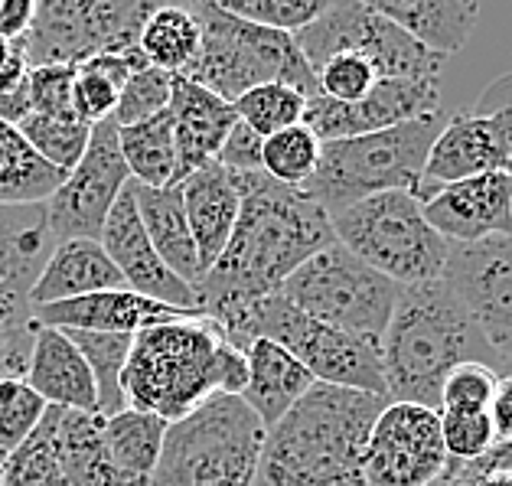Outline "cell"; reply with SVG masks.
<instances>
[{
  "mask_svg": "<svg viewBox=\"0 0 512 486\" xmlns=\"http://www.w3.org/2000/svg\"><path fill=\"white\" fill-rule=\"evenodd\" d=\"M33 17H36V0H0V36L7 43L23 40Z\"/></svg>",
  "mask_w": 512,
  "mask_h": 486,
  "instance_id": "cell-48",
  "label": "cell"
},
{
  "mask_svg": "<svg viewBox=\"0 0 512 486\" xmlns=\"http://www.w3.org/2000/svg\"><path fill=\"white\" fill-rule=\"evenodd\" d=\"M294 43L314 76L323 62L340 53H356L372 62L379 79H437L447 62L362 0H330L327 10L294 36Z\"/></svg>",
  "mask_w": 512,
  "mask_h": 486,
  "instance_id": "cell-12",
  "label": "cell"
},
{
  "mask_svg": "<svg viewBox=\"0 0 512 486\" xmlns=\"http://www.w3.org/2000/svg\"><path fill=\"white\" fill-rule=\"evenodd\" d=\"M128 183L131 177L121 160L115 118L92 124L89 147L79 157V164L66 173L59 190L43 203L46 229L53 235V242L98 239L111 206Z\"/></svg>",
  "mask_w": 512,
  "mask_h": 486,
  "instance_id": "cell-15",
  "label": "cell"
},
{
  "mask_svg": "<svg viewBox=\"0 0 512 486\" xmlns=\"http://www.w3.org/2000/svg\"><path fill=\"white\" fill-rule=\"evenodd\" d=\"M170 421L151 411L124 408L118 415L102 418V434L108 444V454L115 467L128 477L134 486H147L154 477V467L160 460V447H164Z\"/></svg>",
  "mask_w": 512,
  "mask_h": 486,
  "instance_id": "cell-30",
  "label": "cell"
},
{
  "mask_svg": "<svg viewBox=\"0 0 512 486\" xmlns=\"http://www.w3.org/2000/svg\"><path fill=\"white\" fill-rule=\"evenodd\" d=\"M76 343V350L92 369L95 392H98V415L111 418L124 411V392H121V372L128 366V353L134 336L128 333H85V330H62Z\"/></svg>",
  "mask_w": 512,
  "mask_h": 486,
  "instance_id": "cell-35",
  "label": "cell"
},
{
  "mask_svg": "<svg viewBox=\"0 0 512 486\" xmlns=\"http://www.w3.org/2000/svg\"><path fill=\"white\" fill-rule=\"evenodd\" d=\"M232 108H235V118H239L245 128H252L258 137H271L284 128H294V124H304L307 98L301 92H294L291 85L268 82V85H258L252 92H245Z\"/></svg>",
  "mask_w": 512,
  "mask_h": 486,
  "instance_id": "cell-38",
  "label": "cell"
},
{
  "mask_svg": "<svg viewBox=\"0 0 512 486\" xmlns=\"http://www.w3.org/2000/svg\"><path fill=\"white\" fill-rule=\"evenodd\" d=\"M118 147H121V160H124V167H128L131 183L151 186V190H164V186L180 183L177 144H173V128H170L167 111L151 121L118 128Z\"/></svg>",
  "mask_w": 512,
  "mask_h": 486,
  "instance_id": "cell-32",
  "label": "cell"
},
{
  "mask_svg": "<svg viewBox=\"0 0 512 486\" xmlns=\"http://www.w3.org/2000/svg\"><path fill=\"white\" fill-rule=\"evenodd\" d=\"M372 7L418 46L444 59L467 46L480 17V7L470 0H372Z\"/></svg>",
  "mask_w": 512,
  "mask_h": 486,
  "instance_id": "cell-27",
  "label": "cell"
},
{
  "mask_svg": "<svg viewBox=\"0 0 512 486\" xmlns=\"http://www.w3.org/2000/svg\"><path fill=\"white\" fill-rule=\"evenodd\" d=\"M379 82V72L372 69V62H366L356 53H340L330 56L323 66L317 69V89L323 98L340 105H356L362 102Z\"/></svg>",
  "mask_w": 512,
  "mask_h": 486,
  "instance_id": "cell-43",
  "label": "cell"
},
{
  "mask_svg": "<svg viewBox=\"0 0 512 486\" xmlns=\"http://www.w3.org/2000/svg\"><path fill=\"white\" fill-rule=\"evenodd\" d=\"M281 294L307 317L379 346L402 288L333 242L307 258L281 284Z\"/></svg>",
  "mask_w": 512,
  "mask_h": 486,
  "instance_id": "cell-10",
  "label": "cell"
},
{
  "mask_svg": "<svg viewBox=\"0 0 512 486\" xmlns=\"http://www.w3.org/2000/svg\"><path fill=\"white\" fill-rule=\"evenodd\" d=\"M441 441L451 460H480L496 447V431L486 415H437Z\"/></svg>",
  "mask_w": 512,
  "mask_h": 486,
  "instance_id": "cell-44",
  "label": "cell"
},
{
  "mask_svg": "<svg viewBox=\"0 0 512 486\" xmlns=\"http://www.w3.org/2000/svg\"><path fill=\"white\" fill-rule=\"evenodd\" d=\"M444 124V111L389 131L343 137L320 147L317 173L307 180L304 193L314 199L327 216L362 203L369 196L392 190H415L424 170V160Z\"/></svg>",
  "mask_w": 512,
  "mask_h": 486,
  "instance_id": "cell-7",
  "label": "cell"
},
{
  "mask_svg": "<svg viewBox=\"0 0 512 486\" xmlns=\"http://www.w3.org/2000/svg\"><path fill=\"white\" fill-rule=\"evenodd\" d=\"M239 219L226 252L196 284L199 314L226 327L248 304L278 294L281 284L333 245L330 216L304 190L274 183L265 173H235Z\"/></svg>",
  "mask_w": 512,
  "mask_h": 486,
  "instance_id": "cell-1",
  "label": "cell"
},
{
  "mask_svg": "<svg viewBox=\"0 0 512 486\" xmlns=\"http://www.w3.org/2000/svg\"><path fill=\"white\" fill-rule=\"evenodd\" d=\"M46 408L49 405L23 376H0V451L4 457L40 428Z\"/></svg>",
  "mask_w": 512,
  "mask_h": 486,
  "instance_id": "cell-39",
  "label": "cell"
},
{
  "mask_svg": "<svg viewBox=\"0 0 512 486\" xmlns=\"http://www.w3.org/2000/svg\"><path fill=\"white\" fill-rule=\"evenodd\" d=\"M137 49L154 69L183 76L199 49V27L186 4H154L137 36Z\"/></svg>",
  "mask_w": 512,
  "mask_h": 486,
  "instance_id": "cell-33",
  "label": "cell"
},
{
  "mask_svg": "<svg viewBox=\"0 0 512 486\" xmlns=\"http://www.w3.org/2000/svg\"><path fill=\"white\" fill-rule=\"evenodd\" d=\"M333 239L372 271L385 274L398 288L428 284L444 274L451 242L437 235L408 190L369 196L330 216Z\"/></svg>",
  "mask_w": 512,
  "mask_h": 486,
  "instance_id": "cell-9",
  "label": "cell"
},
{
  "mask_svg": "<svg viewBox=\"0 0 512 486\" xmlns=\"http://www.w3.org/2000/svg\"><path fill=\"white\" fill-rule=\"evenodd\" d=\"M53 235L43 206H0V376L27 372L40 323L33 320L30 291L43 271Z\"/></svg>",
  "mask_w": 512,
  "mask_h": 486,
  "instance_id": "cell-14",
  "label": "cell"
},
{
  "mask_svg": "<svg viewBox=\"0 0 512 486\" xmlns=\"http://www.w3.org/2000/svg\"><path fill=\"white\" fill-rule=\"evenodd\" d=\"M245 353L235 350L216 320L203 314L134 333L121 372L124 405L180 421L212 395H242Z\"/></svg>",
  "mask_w": 512,
  "mask_h": 486,
  "instance_id": "cell-2",
  "label": "cell"
},
{
  "mask_svg": "<svg viewBox=\"0 0 512 486\" xmlns=\"http://www.w3.org/2000/svg\"><path fill=\"white\" fill-rule=\"evenodd\" d=\"M186 10L199 27V49L183 79L203 85L229 105L268 82L291 85L307 102L320 95L314 69L307 66L294 36L245 23L212 0H196Z\"/></svg>",
  "mask_w": 512,
  "mask_h": 486,
  "instance_id": "cell-5",
  "label": "cell"
},
{
  "mask_svg": "<svg viewBox=\"0 0 512 486\" xmlns=\"http://www.w3.org/2000/svg\"><path fill=\"white\" fill-rule=\"evenodd\" d=\"M441 111V85L437 79H379L362 102L340 105L330 98H310L304 124L320 144L343 141V137L389 131L398 124L428 118Z\"/></svg>",
  "mask_w": 512,
  "mask_h": 486,
  "instance_id": "cell-18",
  "label": "cell"
},
{
  "mask_svg": "<svg viewBox=\"0 0 512 486\" xmlns=\"http://www.w3.org/2000/svg\"><path fill=\"white\" fill-rule=\"evenodd\" d=\"M98 242H102L105 255L111 258V265L118 268L128 291L147 297V301H157V304H167V307H177V310H196L199 314L196 288L180 281L177 274L160 261L151 239H147L144 222H141V216H137L131 183L124 186L121 196L115 199V206H111Z\"/></svg>",
  "mask_w": 512,
  "mask_h": 486,
  "instance_id": "cell-19",
  "label": "cell"
},
{
  "mask_svg": "<svg viewBox=\"0 0 512 486\" xmlns=\"http://www.w3.org/2000/svg\"><path fill=\"white\" fill-rule=\"evenodd\" d=\"M196 317V310H177L147 297L134 294L128 288L118 291H98L89 297H76V301L62 304H43L33 307V320L40 327H56V330H85V333H141L160 327V323Z\"/></svg>",
  "mask_w": 512,
  "mask_h": 486,
  "instance_id": "cell-21",
  "label": "cell"
},
{
  "mask_svg": "<svg viewBox=\"0 0 512 486\" xmlns=\"http://www.w3.org/2000/svg\"><path fill=\"white\" fill-rule=\"evenodd\" d=\"M59 460L66 486H134L108 454L102 415L66 411L59 415Z\"/></svg>",
  "mask_w": 512,
  "mask_h": 486,
  "instance_id": "cell-29",
  "label": "cell"
},
{
  "mask_svg": "<svg viewBox=\"0 0 512 486\" xmlns=\"http://www.w3.org/2000/svg\"><path fill=\"white\" fill-rule=\"evenodd\" d=\"M242 353L248 363V382L239 398L255 411L265 428L278 425L287 411L317 385L314 376L291 353L271 340H252Z\"/></svg>",
  "mask_w": 512,
  "mask_h": 486,
  "instance_id": "cell-26",
  "label": "cell"
},
{
  "mask_svg": "<svg viewBox=\"0 0 512 486\" xmlns=\"http://www.w3.org/2000/svg\"><path fill=\"white\" fill-rule=\"evenodd\" d=\"M385 405L382 395L317 382L268 428L255 486H369L362 454Z\"/></svg>",
  "mask_w": 512,
  "mask_h": 486,
  "instance_id": "cell-3",
  "label": "cell"
},
{
  "mask_svg": "<svg viewBox=\"0 0 512 486\" xmlns=\"http://www.w3.org/2000/svg\"><path fill=\"white\" fill-rule=\"evenodd\" d=\"M59 415L62 408H46L40 428L4 457L0 486H66L59 460Z\"/></svg>",
  "mask_w": 512,
  "mask_h": 486,
  "instance_id": "cell-34",
  "label": "cell"
},
{
  "mask_svg": "<svg viewBox=\"0 0 512 486\" xmlns=\"http://www.w3.org/2000/svg\"><path fill=\"white\" fill-rule=\"evenodd\" d=\"M0 464H4V451H0Z\"/></svg>",
  "mask_w": 512,
  "mask_h": 486,
  "instance_id": "cell-54",
  "label": "cell"
},
{
  "mask_svg": "<svg viewBox=\"0 0 512 486\" xmlns=\"http://www.w3.org/2000/svg\"><path fill=\"white\" fill-rule=\"evenodd\" d=\"M441 281L486 336L503 376L512 372V235L451 245Z\"/></svg>",
  "mask_w": 512,
  "mask_h": 486,
  "instance_id": "cell-16",
  "label": "cell"
},
{
  "mask_svg": "<svg viewBox=\"0 0 512 486\" xmlns=\"http://www.w3.org/2000/svg\"><path fill=\"white\" fill-rule=\"evenodd\" d=\"M10 53H14V43H7L4 36H0V69H4V62L10 59Z\"/></svg>",
  "mask_w": 512,
  "mask_h": 486,
  "instance_id": "cell-53",
  "label": "cell"
},
{
  "mask_svg": "<svg viewBox=\"0 0 512 486\" xmlns=\"http://www.w3.org/2000/svg\"><path fill=\"white\" fill-rule=\"evenodd\" d=\"M66 173L49 167L14 124L0 121V206H43Z\"/></svg>",
  "mask_w": 512,
  "mask_h": 486,
  "instance_id": "cell-31",
  "label": "cell"
},
{
  "mask_svg": "<svg viewBox=\"0 0 512 486\" xmlns=\"http://www.w3.org/2000/svg\"><path fill=\"white\" fill-rule=\"evenodd\" d=\"M118 89L108 79L95 76L89 69L76 66V79H72V111L85 124H98L115 115L118 108Z\"/></svg>",
  "mask_w": 512,
  "mask_h": 486,
  "instance_id": "cell-46",
  "label": "cell"
},
{
  "mask_svg": "<svg viewBox=\"0 0 512 486\" xmlns=\"http://www.w3.org/2000/svg\"><path fill=\"white\" fill-rule=\"evenodd\" d=\"M483 477L477 460H451L447 457V467L441 470V477L431 480L428 486H477V480Z\"/></svg>",
  "mask_w": 512,
  "mask_h": 486,
  "instance_id": "cell-50",
  "label": "cell"
},
{
  "mask_svg": "<svg viewBox=\"0 0 512 486\" xmlns=\"http://www.w3.org/2000/svg\"><path fill=\"white\" fill-rule=\"evenodd\" d=\"M512 173V72L486 85L473 111L444 118L411 196L424 203L447 183Z\"/></svg>",
  "mask_w": 512,
  "mask_h": 486,
  "instance_id": "cell-13",
  "label": "cell"
},
{
  "mask_svg": "<svg viewBox=\"0 0 512 486\" xmlns=\"http://www.w3.org/2000/svg\"><path fill=\"white\" fill-rule=\"evenodd\" d=\"M154 4L144 0H46L23 40H17L30 69L72 66L95 53L137 49L144 20Z\"/></svg>",
  "mask_w": 512,
  "mask_h": 486,
  "instance_id": "cell-11",
  "label": "cell"
},
{
  "mask_svg": "<svg viewBox=\"0 0 512 486\" xmlns=\"http://www.w3.org/2000/svg\"><path fill=\"white\" fill-rule=\"evenodd\" d=\"M447 467L437 411L389 402L369 431L362 473L369 486H428Z\"/></svg>",
  "mask_w": 512,
  "mask_h": 486,
  "instance_id": "cell-17",
  "label": "cell"
},
{
  "mask_svg": "<svg viewBox=\"0 0 512 486\" xmlns=\"http://www.w3.org/2000/svg\"><path fill=\"white\" fill-rule=\"evenodd\" d=\"M17 131L27 137V144L46 160L49 167L69 173L72 167L79 164V157L85 154V147H89L92 124L79 121L76 115H62V118L30 115Z\"/></svg>",
  "mask_w": 512,
  "mask_h": 486,
  "instance_id": "cell-37",
  "label": "cell"
},
{
  "mask_svg": "<svg viewBox=\"0 0 512 486\" xmlns=\"http://www.w3.org/2000/svg\"><path fill=\"white\" fill-rule=\"evenodd\" d=\"M490 421L496 431V444L512 441V372L499 376L493 402H490Z\"/></svg>",
  "mask_w": 512,
  "mask_h": 486,
  "instance_id": "cell-49",
  "label": "cell"
},
{
  "mask_svg": "<svg viewBox=\"0 0 512 486\" xmlns=\"http://www.w3.org/2000/svg\"><path fill=\"white\" fill-rule=\"evenodd\" d=\"M265 434L239 395H212L167 428L147 486H255Z\"/></svg>",
  "mask_w": 512,
  "mask_h": 486,
  "instance_id": "cell-6",
  "label": "cell"
},
{
  "mask_svg": "<svg viewBox=\"0 0 512 486\" xmlns=\"http://www.w3.org/2000/svg\"><path fill=\"white\" fill-rule=\"evenodd\" d=\"M124 288V278L118 268L111 265L105 248L98 239H66L53 242L43 271L36 274L30 307L43 304H62L76 301V297H89L98 291H118Z\"/></svg>",
  "mask_w": 512,
  "mask_h": 486,
  "instance_id": "cell-25",
  "label": "cell"
},
{
  "mask_svg": "<svg viewBox=\"0 0 512 486\" xmlns=\"http://www.w3.org/2000/svg\"><path fill=\"white\" fill-rule=\"evenodd\" d=\"M477 486H512V477H506V473H483Z\"/></svg>",
  "mask_w": 512,
  "mask_h": 486,
  "instance_id": "cell-52",
  "label": "cell"
},
{
  "mask_svg": "<svg viewBox=\"0 0 512 486\" xmlns=\"http://www.w3.org/2000/svg\"><path fill=\"white\" fill-rule=\"evenodd\" d=\"M72 79H76V69L72 66H43V69H30V105L33 115H76L72 111Z\"/></svg>",
  "mask_w": 512,
  "mask_h": 486,
  "instance_id": "cell-45",
  "label": "cell"
},
{
  "mask_svg": "<svg viewBox=\"0 0 512 486\" xmlns=\"http://www.w3.org/2000/svg\"><path fill=\"white\" fill-rule=\"evenodd\" d=\"M167 118L173 128V144H177L180 180L186 173L212 164L219 157L222 144H226L232 124L239 121L229 102H222L219 95L206 92L203 85L183 76H173Z\"/></svg>",
  "mask_w": 512,
  "mask_h": 486,
  "instance_id": "cell-22",
  "label": "cell"
},
{
  "mask_svg": "<svg viewBox=\"0 0 512 486\" xmlns=\"http://www.w3.org/2000/svg\"><path fill=\"white\" fill-rule=\"evenodd\" d=\"M131 190H134L137 216L144 222V232H147V239H151L154 252L180 281L196 288V284L203 281V271H199L190 222H186V213H183L180 183L164 186V190H151V186L131 183Z\"/></svg>",
  "mask_w": 512,
  "mask_h": 486,
  "instance_id": "cell-28",
  "label": "cell"
},
{
  "mask_svg": "<svg viewBox=\"0 0 512 486\" xmlns=\"http://www.w3.org/2000/svg\"><path fill=\"white\" fill-rule=\"evenodd\" d=\"M170 85H173V76L154 69L151 62L134 69L128 85H124L118 95V108L111 118H115L118 128H128V124H141V121L164 115L170 105Z\"/></svg>",
  "mask_w": 512,
  "mask_h": 486,
  "instance_id": "cell-42",
  "label": "cell"
},
{
  "mask_svg": "<svg viewBox=\"0 0 512 486\" xmlns=\"http://www.w3.org/2000/svg\"><path fill=\"white\" fill-rule=\"evenodd\" d=\"M379 356L389 402H408L431 411L441 405L447 372L460 363L490 366L503 376V366L486 336L441 278L402 288L379 343Z\"/></svg>",
  "mask_w": 512,
  "mask_h": 486,
  "instance_id": "cell-4",
  "label": "cell"
},
{
  "mask_svg": "<svg viewBox=\"0 0 512 486\" xmlns=\"http://www.w3.org/2000/svg\"><path fill=\"white\" fill-rule=\"evenodd\" d=\"M180 196L196 245L199 271L206 274L232 239L235 219H239V183H235V173L212 160V164L186 173L180 180Z\"/></svg>",
  "mask_w": 512,
  "mask_h": 486,
  "instance_id": "cell-23",
  "label": "cell"
},
{
  "mask_svg": "<svg viewBox=\"0 0 512 486\" xmlns=\"http://www.w3.org/2000/svg\"><path fill=\"white\" fill-rule=\"evenodd\" d=\"M261 141L252 128H245L242 121L232 124V131L222 144V151L216 157V164H222L229 173H258L261 170Z\"/></svg>",
  "mask_w": 512,
  "mask_h": 486,
  "instance_id": "cell-47",
  "label": "cell"
},
{
  "mask_svg": "<svg viewBox=\"0 0 512 486\" xmlns=\"http://www.w3.org/2000/svg\"><path fill=\"white\" fill-rule=\"evenodd\" d=\"M23 379H27L30 389L49 408L95 411L98 415V392H95L92 369L76 350V343L56 327H36Z\"/></svg>",
  "mask_w": 512,
  "mask_h": 486,
  "instance_id": "cell-24",
  "label": "cell"
},
{
  "mask_svg": "<svg viewBox=\"0 0 512 486\" xmlns=\"http://www.w3.org/2000/svg\"><path fill=\"white\" fill-rule=\"evenodd\" d=\"M499 372L480 363H460L447 372L441 385V405L437 415H486L493 402Z\"/></svg>",
  "mask_w": 512,
  "mask_h": 486,
  "instance_id": "cell-41",
  "label": "cell"
},
{
  "mask_svg": "<svg viewBox=\"0 0 512 486\" xmlns=\"http://www.w3.org/2000/svg\"><path fill=\"white\" fill-rule=\"evenodd\" d=\"M27 79H30V66H27V59H23L20 46L14 43V53H10L4 69H0V92L20 89V85H27Z\"/></svg>",
  "mask_w": 512,
  "mask_h": 486,
  "instance_id": "cell-51",
  "label": "cell"
},
{
  "mask_svg": "<svg viewBox=\"0 0 512 486\" xmlns=\"http://www.w3.org/2000/svg\"><path fill=\"white\" fill-rule=\"evenodd\" d=\"M327 4L330 0H222L219 7L255 27L297 36L327 10Z\"/></svg>",
  "mask_w": 512,
  "mask_h": 486,
  "instance_id": "cell-40",
  "label": "cell"
},
{
  "mask_svg": "<svg viewBox=\"0 0 512 486\" xmlns=\"http://www.w3.org/2000/svg\"><path fill=\"white\" fill-rule=\"evenodd\" d=\"M421 213L428 226L451 245L512 235V173H480V177L447 183L424 199Z\"/></svg>",
  "mask_w": 512,
  "mask_h": 486,
  "instance_id": "cell-20",
  "label": "cell"
},
{
  "mask_svg": "<svg viewBox=\"0 0 512 486\" xmlns=\"http://www.w3.org/2000/svg\"><path fill=\"white\" fill-rule=\"evenodd\" d=\"M222 333H226V340L235 350H245L252 340L278 343L320 385L389 398L385 395L382 356L376 343H366L353 333H343L307 317L281 291L248 304L239 317L222 327Z\"/></svg>",
  "mask_w": 512,
  "mask_h": 486,
  "instance_id": "cell-8",
  "label": "cell"
},
{
  "mask_svg": "<svg viewBox=\"0 0 512 486\" xmlns=\"http://www.w3.org/2000/svg\"><path fill=\"white\" fill-rule=\"evenodd\" d=\"M320 141L307 124H294L261 141V173L274 183L304 190L307 180L317 173L320 164Z\"/></svg>",
  "mask_w": 512,
  "mask_h": 486,
  "instance_id": "cell-36",
  "label": "cell"
}]
</instances>
